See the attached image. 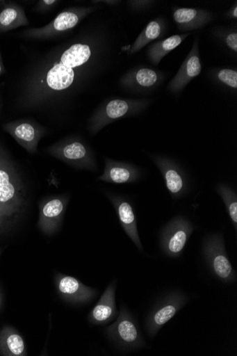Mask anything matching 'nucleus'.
<instances>
[{
    "label": "nucleus",
    "mask_w": 237,
    "mask_h": 356,
    "mask_svg": "<svg viewBox=\"0 0 237 356\" xmlns=\"http://www.w3.org/2000/svg\"><path fill=\"white\" fill-rule=\"evenodd\" d=\"M91 54L90 47L83 44H75L64 51L46 74V90L60 92L70 88L75 80L74 70L86 63Z\"/></svg>",
    "instance_id": "nucleus-1"
},
{
    "label": "nucleus",
    "mask_w": 237,
    "mask_h": 356,
    "mask_svg": "<svg viewBox=\"0 0 237 356\" xmlns=\"http://www.w3.org/2000/svg\"><path fill=\"white\" fill-rule=\"evenodd\" d=\"M147 106V101L120 99L111 100L101 106L90 118L89 131L95 135L112 122L138 114Z\"/></svg>",
    "instance_id": "nucleus-2"
},
{
    "label": "nucleus",
    "mask_w": 237,
    "mask_h": 356,
    "mask_svg": "<svg viewBox=\"0 0 237 356\" xmlns=\"http://www.w3.org/2000/svg\"><path fill=\"white\" fill-rule=\"evenodd\" d=\"M94 8H71L61 12L48 24L22 31V37L31 40H45L76 27L85 17L95 11Z\"/></svg>",
    "instance_id": "nucleus-3"
},
{
    "label": "nucleus",
    "mask_w": 237,
    "mask_h": 356,
    "mask_svg": "<svg viewBox=\"0 0 237 356\" xmlns=\"http://www.w3.org/2000/svg\"><path fill=\"white\" fill-rule=\"evenodd\" d=\"M46 152L75 168L97 171L95 157L91 150L79 140L70 139L60 141L47 148Z\"/></svg>",
    "instance_id": "nucleus-4"
},
{
    "label": "nucleus",
    "mask_w": 237,
    "mask_h": 356,
    "mask_svg": "<svg viewBox=\"0 0 237 356\" xmlns=\"http://www.w3.org/2000/svg\"><path fill=\"white\" fill-rule=\"evenodd\" d=\"M22 204V187L11 163L3 155L0 158V208L15 215Z\"/></svg>",
    "instance_id": "nucleus-5"
},
{
    "label": "nucleus",
    "mask_w": 237,
    "mask_h": 356,
    "mask_svg": "<svg viewBox=\"0 0 237 356\" xmlns=\"http://www.w3.org/2000/svg\"><path fill=\"white\" fill-rule=\"evenodd\" d=\"M193 232V225L185 218H175L169 223L161 235V248L171 257L179 255Z\"/></svg>",
    "instance_id": "nucleus-6"
},
{
    "label": "nucleus",
    "mask_w": 237,
    "mask_h": 356,
    "mask_svg": "<svg viewBox=\"0 0 237 356\" xmlns=\"http://www.w3.org/2000/svg\"><path fill=\"white\" fill-rule=\"evenodd\" d=\"M4 131L30 154L38 152V145L45 136V129L28 120H17L3 125Z\"/></svg>",
    "instance_id": "nucleus-7"
},
{
    "label": "nucleus",
    "mask_w": 237,
    "mask_h": 356,
    "mask_svg": "<svg viewBox=\"0 0 237 356\" xmlns=\"http://www.w3.org/2000/svg\"><path fill=\"white\" fill-rule=\"evenodd\" d=\"M203 250L214 273L224 282L234 280V270L225 252L222 238L220 236L209 237L204 243Z\"/></svg>",
    "instance_id": "nucleus-8"
},
{
    "label": "nucleus",
    "mask_w": 237,
    "mask_h": 356,
    "mask_svg": "<svg viewBox=\"0 0 237 356\" xmlns=\"http://www.w3.org/2000/svg\"><path fill=\"white\" fill-rule=\"evenodd\" d=\"M153 161L161 171L165 186L172 197L174 198L182 197L188 190V184L181 168L172 160L163 156H154Z\"/></svg>",
    "instance_id": "nucleus-9"
},
{
    "label": "nucleus",
    "mask_w": 237,
    "mask_h": 356,
    "mask_svg": "<svg viewBox=\"0 0 237 356\" xmlns=\"http://www.w3.org/2000/svg\"><path fill=\"white\" fill-rule=\"evenodd\" d=\"M55 284L58 295L65 300L73 303H86L92 300L97 292L71 276L58 275Z\"/></svg>",
    "instance_id": "nucleus-10"
},
{
    "label": "nucleus",
    "mask_w": 237,
    "mask_h": 356,
    "mask_svg": "<svg viewBox=\"0 0 237 356\" xmlns=\"http://www.w3.org/2000/svg\"><path fill=\"white\" fill-rule=\"evenodd\" d=\"M67 204V198L56 197L43 203L40 207L38 226L43 234L52 236L57 232Z\"/></svg>",
    "instance_id": "nucleus-11"
},
{
    "label": "nucleus",
    "mask_w": 237,
    "mask_h": 356,
    "mask_svg": "<svg viewBox=\"0 0 237 356\" xmlns=\"http://www.w3.org/2000/svg\"><path fill=\"white\" fill-rule=\"evenodd\" d=\"M108 334L118 343L127 347L141 345L142 340L136 323L129 313L122 309L117 320L107 329Z\"/></svg>",
    "instance_id": "nucleus-12"
},
{
    "label": "nucleus",
    "mask_w": 237,
    "mask_h": 356,
    "mask_svg": "<svg viewBox=\"0 0 237 356\" xmlns=\"http://www.w3.org/2000/svg\"><path fill=\"white\" fill-rule=\"evenodd\" d=\"M202 70L198 51V42L195 40L193 47L180 70L168 85L174 92L181 91L193 79L199 76Z\"/></svg>",
    "instance_id": "nucleus-13"
},
{
    "label": "nucleus",
    "mask_w": 237,
    "mask_h": 356,
    "mask_svg": "<svg viewBox=\"0 0 237 356\" xmlns=\"http://www.w3.org/2000/svg\"><path fill=\"white\" fill-rule=\"evenodd\" d=\"M140 176L141 173L136 167L106 159L104 172L97 180L115 184H126L137 182Z\"/></svg>",
    "instance_id": "nucleus-14"
},
{
    "label": "nucleus",
    "mask_w": 237,
    "mask_h": 356,
    "mask_svg": "<svg viewBox=\"0 0 237 356\" xmlns=\"http://www.w3.org/2000/svg\"><path fill=\"white\" fill-rule=\"evenodd\" d=\"M182 296L174 295L154 309L147 322V330L152 336H154L165 323L176 315L184 304Z\"/></svg>",
    "instance_id": "nucleus-15"
},
{
    "label": "nucleus",
    "mask_w": 237,
    "mask_h": 356,
    "mask_svg": "<svg viewBox=\"0 0 237 356\" xmlns=\"http://www.w3.org/2000/svg\"><path fill=\"white\" fill-rule=\"evenodd\" d=\"M117 213L124 231L137 247L142 251V245L139 236L138 222L131 205L124 199L108 196Z\"/></svg>",
    "instance_id": "nucleus-16"
},
{
    "label": "nucleus",
    "mask_w": 237,
    "mask_h": 356,
    "mask_svg": "<svg viewBox=\"0 0 237 356\" xmlns=\"http://www.w3.org/2000/svg\"><path fill=\"white\" fill-rule=\"evenodd\" d=\"M115 283L113 282L89 315L90 321L95 325H103L112 321L116 315Z\"/></svg>",
    "instance_id": "nucleus-17"
},
{
    "label": "nucleus",
    "mask_w": 237,
    "mask_h": 356,
    "mask_svg": "<svg viewBox=\"0 0 237 356\" xmlns=\"http://www.w3.org/2000/svg\"><path fill=\"white\" fill-rule=\"evenodd\" d=\"M174 19L179 29L190 31L205 26L213 20V15L202 9L178 8L174 10Z\"/></svg>",
    "instance_id": "nucleus-18"
},
{
    "label": "nucleus",
    "mask_w": 237,
    "mask_h": 356,
    "mask_svg": "<svg viewBox=\"0 0 237 356\" xmlns=\"http://www.w3.org/2000/svg\"><path fill=\"white\" fill-rule=\"evenodd\" d=\"M2 3L3 6L0 8V33L29 25L24 8L14 3Z\"/></svg>",
    "instance_id": "nucleus-19"
},
{
    "label": "nucleus",
    "mask_w": 237,
    "mask_h": 356,
    "mask_svg": "<svg viewBox=\"0 0 237 356\" xmlns=\"http://www.w3.org/2000/svg\"><path fill=\"white\" fill-rule=\"evenodd\" d=\"M24 341L13 327H4L0 331V355L6 356L26 355Z\"/></svg>",
    "instance_id": "nucleus-20"
},
{
    "label": "nucleus",
    "mask_w": 237,
    "mask_h": 356,
    "mask_svg": "<svg viewBox=\"0 0 237 356\" xmlns=\"http://www.w3.org/2000/svg\"><path fill=\"white\" fill-rule=\"evenodd\" d=\"M188 35H174L154 44L148 51L150 60L154 65H158L165 56L177 48Z\"/></svg>",
    "instance_id": "nucleus-21"
},
{
    "label": "nucleus",
    "mask_w": 237,
    "mask_h": 356,
    "mask_svg": "<svg viewBox=\"0 0 237 356\" xmlns=\"http://www.w3.org/2000/svg\"><path fill=\"white\" fill-rule=\"evenodd\" d=\"M158 80V75L154 70L144 68L127 74L122 79V83L124 86L151 88L157 83Z\"/></svg>",
    "instance_id": "nucleus-22"
},
{
    "label": "nucleus",
    "mask_w": 237,
    "mask_h": 356,
    "mask_svg": "<svg viewBox=\"0 0 237 356\" xmlns=\"http://www.w3.org/2000/svg\"><path fill=\"white\" fill-rule=\"evenodd\" d=\"M163 26V22L159 19L150 22L134 42L129 54L130 55L136 54L148 44L158 38L161 35Z\"/></svg>",
    "instance_id": "nucleus-23"
},
{
    "label": "nucleus",
    "mask_w": 237,
    "mask_h": 356,
    "mask_svg": "<svg viewBox=\"0 0 237 356\" xmlns=\"http://www.w3.org/2000/svg\"><path fill=\"white\" fill-rule=\"evenodd\" d=\"M217 191L223 200L230 218L234 225L235 231L237 229V198L236 194L229 186L220 184Z\"/></svg>",
    "instance_id": "nucleus-24"
},
{
    "label": "nucleus",
    "mask_w": 237,
    "mask_h": 356,
    "mask_svg": "<svg viewBox=\"0 0 237 356\" xmlns=\"http://www.w3.org/2000/svg\"><path fill=\"white\" fill-rule=\"evenodd\" d=\"M218 79L231 88H237V72L231 70H222L218 74Z\"/></svg>",
    "instance_id": "nucleus-25"
},
{
    "label": "nucleus",
    "mask_w": 237,
    "mask_h": 356,
    "mask_svg": "<svg viewBox=\"0 0 237 356\" xmlns=\"http://www.w3.org/2000/svg\"><path fill=\"white\" fill-rule=\"evenodd\" d=\"M56 0H41L35 7V10L38 13H47L59 4Z\"/></svg>",
    "instance_id": "nucleus-26"
},
{
    "label": "nucleus",
    "mask_w": 237,
    "mask_h": 356,
    "mask_svg": "<svg viewBox=\"0 0 237 356\" xmlns=\"http://www.w3.org/2000/svg\"><path fill=\"white\" fill-rule=\"evenodd\" d=\"M14 215L15 214L0 208V232L5 229L6 226H7V224L10 220V218H13Z\"/></svg>",
    "instance_id": "nucleus-27"
},
{
    "label": "nucleus",
    "mask_w": 237,
    "mask_h": 356,
    "mask_svg": "<svg viewBox=\"0 0 237 356\" xmlns=\"http://www.w3.org/2000/svg\"><path fill=\"white\" fill-rule=\"evenodd\" d=\"M227 45L230 49L234 51L235 53L237 52V33L236 32H232L229 34L225 39Z\"/></svg>",
    "instance_id": "nucleus-28"
},
{
    "label": "nucleus",
    "mask_w": 237,
    "mask_h": 356,
    "mask_svg": "<svg viewBox=\"0 0 237 356\" xmlns=\"http://www.w3.org/2000/svg\"><path fill=\"white\" fill-rule=\"evenodd\" d=\"M6 72V71L4 66L2 54L1 52H0V76L4 74Z\"/></svg>",
    "instance_id": "nucleus-29"
},
{
    "label": "nucleus",
    "mask_w": 237,
    "mask_h": 356,
    "mask_svg": "<svg viewBox=\"0 0 237 356\" xmlns=\"http://www.w3.org/2000/svg\"><path fill=\"white\" fill-rule=\"evenodd\" d=\"M231 17L235 18V19L237 17V7H236V6H235V7L232 9V10L231 12Z\"/></svg>",
    "instance_id": "nucleus-30"
},
{
    "label": "nucleus",
    "mask_w": 237,
    "mask_h": 356,
    "mask_svg": "<svg viewBox=\"0 0 237 356\" xmlns=\"http://www.w3.org/2000/svg\"><path fill=\"white\" fill-rule=\"evenodd\" d=\"M3 305V297L1 293H0V309H1Z\"/></svg>",
    "instance_id": "nucleus-31"
},
{
    "label": "nucleus",
    "mask_w": 237,
    "mask_h": 356,
    "mask_svg": "<svg viewBox=\"0 0 237 356\" xmlns=\"http://www.w3.org/2000/svg\"><path fill=\"white\" fill-rule=\"evenodd\" d=\"M4 154L0 151V158H1Z\"/></svg>",
    "instance_id": "nucleus-32"
},
{
    "label": "nucleus",
    "mask_w": 237,
    "mask_h": 356,
    "mask_svg": "<svg viewBox=\"0 0 237 356\" xmlns=\"http://www.w3.org/2000/svg\"><path fill=\"white\" fill-rule=\"evenodd\" d=\"M0 254H1V249H0Z\"/></svg>",
    "instance_id": "nucleus-33"
}]
</instances>
